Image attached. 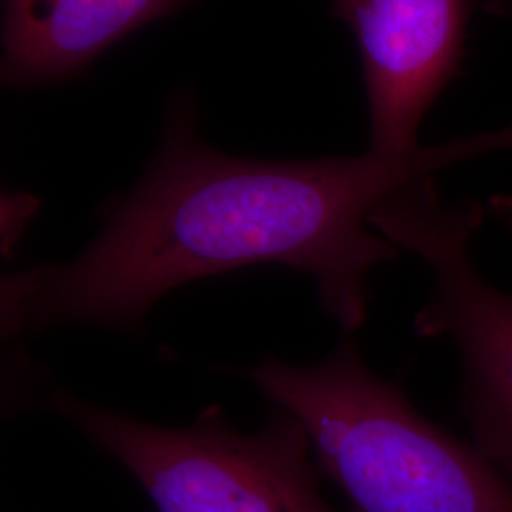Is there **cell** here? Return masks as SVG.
<instances>
[{"label": "cell", "mask_w": 512, "mask_h": 512, "mask_svg": "<svg viewBox=\"0 0 512 512\" xmlns=\"http://www.w3.org/2000/svg\"><path fill=\"white\" fill-rule=\"evenodd\" d=\"M494 150H512V126L401 156L253 160L203 145L179 120L101 236L59 275L48 306L129 327L190 281L281 266L310 275L321 311L355 334L370 315L372 272L403 255L372 226L374 211L406 186Z\"/></svg>", "instance_id": "obj_1"}, {"label": "cell", "mask_w": 512, "mask_h": 512, "mask_svg": "<svg viewBox=\"0 0 512 512\" xmlns=\"http://www.w3.org/2000/svg\"><path fill=\"white\" fill-rule=\"evenodd\" d=\"M239 376L304 423L349 512H512L511 478L380 378L355 334L313 363L268 355Z\"/></svg>", "instance_id": "obj_2"}, {"label": "cell", "mask_w": 512, "mask_h": 512, "mask_svg": "<svg viewBox=\"0 0 512 512\" xmlns=\"http://www.w3.org/2000/svg\"><path fill=\"white\" fill-rule=\"evenodd\" d=\"M61 403L156 512H349L325 499L310 435L281 406L258 431L241 433L219 406L188 427H162L74 399Z\"/></svg>", "instance_id": "obj_3"}, {"label": "cell", "mask_w": 512, "mask_h": 512, "mask_svg": "<svg viewBox=\"0 0 512 512\" xmlns=\"http://www.w3.org/2000/svg\"><path fill=\"white\" fill-rule=\"evenodd\" d=\"M482 220L480 203L446 202L429 177L391 196L370 222L427 266L431 289L412 330L454 346L458 418L476 450L512 480V293L495 287L476 264L471 243Z\"/></svg>", "instance_id": "obj_4"}, {"label": "cell", "mask_w": 512, "mask_h": 512, "mask_svg": "<svg viewBox=\"0 0 512 512\" xmlns=\"http://www.w3.org/2000/svg\"><path fill=\"white\" fill-rule=\"evenodd\" d=\"M357 38L365 74L370 152L401 156L420 147L418 129L458 69L465 0H334Z\"/></svg>", "instance_id": "obj_5"}, {"label": "cell", "mask_w": 512, "mask_h": 512, "mask_svg": "<svg viewBox=\"0 0 512 512\" xmlns=\"http://www.w3.org/2000/svg\"><path fill=\"white\" fill-rule=\"evenodd\" d=\"M186 0H0V86L74 73Z\"/></svg>", "instance_id": "obj_6"}, {"label": "cell", "mask_w": 512, "mask_h": 512, "mask_svg": "<svg viewBox=\"0 0 512 512\" xmlns=\"http://www.w3.org/2000/svg\"><path fill=\"white\" fill-rule=\"evenodd\" d=\"M37 202L25 194H0V241L6 245L33 217Z\"/></svg>", "instance_id": "obj_7"}, {"label": "cell", "mask_w": 512, "mask_h": 512, "mask_svg": "<svg viewBox=\"0 0 512 512\" xmlns=\"http://www.w3.org/2000/svg\"><path fill=\"white\" fill-rule=\"evenodd\" d=\"M490 211L512 234V196H501L492 200Z\"/></svg>", "instance_id": "obj_8"}]
</instances>
